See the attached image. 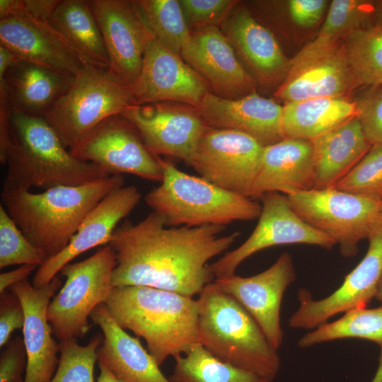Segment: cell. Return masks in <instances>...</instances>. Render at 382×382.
<instances>
[{
	"instance_id": "1",
	"label": "cell",
	"mask_w": 382,
	"mask_h": 382,
	"mask_svg": "<svg viewBox=\"0 0 382 382\" xmlns=\"http://www.w3.org/2000/svg\"><path fill=\"white\" fill-rule=\"evenodd\" d=\"M226 226H168L152 212L141 221L125 220L108 245L116 257L112 287L145 286L188 297L215 277L208 262L228 249L240 233L221 236Z\"/></svg>"
},
{
	"instance_id": "2",
	"label": "cell",
	"mask_w": 382,
	"mask_h": 382,
	"mask_svg": "<svg viewBox=\"0 0 382 382\" xmlns=\"http://www.w3.org/2000/svg\"><path fill=\"white\" fill-rule=\"evenodd\" d=\"M105 304L122 328L145 340L158 366L199 343V307L192 297L149 286H126L112 287Z\"/></svg>"
},
{
	"instance_id": "3",
	"label": "cell",
	"mask_w": 382,
	"mask_h": 382,
	"mask_svg": "<svg viewBox=\"0 0 382 382\" xmlns=\"http://www.w3.org/2000/svg\"><path fill=\"white\" fill-rule=\"evenodd\" d=\"M3 165L6 166L4 190L78 186L110 176L74 156L43 117L13 111Z\"/></svg>"
},
{
	"instance_id": "4",
	"label": "cell",
	"mask_w": 382,
	"mask_h": 382,
	"mask_svg": "<svg viewBox=\"0 0 382 382\" xmlns=\"http://www.w3.org/2000/svg\"><path fill=\"white\" fill-rule=\"evenodd\" d=\"M124 185L123 175H114L40 193L1 190V204L28 241L50 257L69 244L83 219L102 199Z\"/></svg>"
},
{
	"instance_id": "5",
	"label": "cell",
	"mask_w": 382,
	"mask_h": 382,
	"mask_svg": "<svg viewBox=\"0 0 382 382\" xmlns=\"http://www.w3.org/2000/svg\"><path fill=\"white\" fill-rule=\"evenodd\" d=\"M197 301L199 343L220 361L273 381L280 366L277 350L245 308L214 281Z\"/></svg>"
},
{
	"instance_id": "6",
	"label": "cell",
	"mask_w": 382,
	"mask_h": 382,
	"mask_svg": "<svg viewBox=\"0 0 382 382\" xmlns=\"http://www.w3.org/2000/svg\"><path fill=\"white\" fill-rule=\"evenodd\" d=\"M162 170L160 185L145 197L149 207L168 226H226L258 218L262 205L189 175L168 160L156 156Z\"/></svg>"
},
{
	"instance_id": "7",
	"label": "cell",
	"mask_w": 382,
	"mask_h": 382,
	"mask_svg": "<svg viewBox=\"0 0 382 382\" xmlns=\"http://www.w3.org/2000/svg\"><path fill=\"white\" fill-rule=\"evenodd\" d=\"M133 104L129 86L107 70L88 65L43 117L71 151L100 122Z\"/></svg>"
},
{
	"instance_id": "8",
	"label": "cell",
	"mask_w": 382,
	"mask_h": 382,
	"mask_svg": "<svg viewBox=\"0 0 382 382\" xmlns=\"http://www.w3.org/2000/svg\"><path fill=\"white\" fill-rule=\"evenodd\" d=\"M115 266V253L105 245L89 257L61 270L65 283L47 308L48 321L59 342L83 337L88 332V317L98 305L105 303L112 289Z\"/></svg>"
},
{
	"instance_id": "9",
	"label": "cell",
	"mask_w": 382,
	"mask_h": 382,
	"mask_svg": "<svg viewBox=\"0 0 382 382\" xmlns=\"http://www.w3.org/2000/svg\"><path fill=\"white\" fill-rule=\"evenodd\" d=\"M294 212L308 225L331 238L345 257L358 252L379 216V200L334 187L286 195Z\"/></svg>"
},
{
	"instance_id": "10",
	"label": "cell",
	"mask_w": 382,
	"mask_h": 382,
	"mask_svg": "<svg viewBox=\"0 0 382 382\" xmlns=\"http://www.w3.org/2000/svg\"><path fill=\"white\" fill-rule=\"evenodd\" d=\"M263 149L245 133L208 127L187 164L214 185L250 198Z\"/></svg>"
},
{
	"instance_id": "11",
	"label": "cell",
	"mask_w": 382,
	"mask_h": 382,
	"mask_svg": "<svg viewBox=\"0 0 382 382\" xmlns=\"http://www.w3.org/2000/svg\"><path fill=\"white\" fill-rule=\"evenodd\" d=\"M0 45L18 58L76 76L90 65L48 20L21 9L17 0H0Z\"/></svg>"
},
{
	"instance_id": "12",
	"label": "cell",
	"mask_w": 382,
	"mask_h": 382,
	"mask_svg": "<svg viewBox=\"0 0 382 382\" xmlns=\"http://www.w3.org/2000/svg\"><path fill=\"white\" fill-rule=\"evenodd\" d=\"M367 238L369 248L365 256L335 291L320 300H313L305 289L299 291L300 305L289 320L291 328H316L338 313L365 308L376 297L382 276L381 215L372 224Z\"/></svg>"
},
{
	"instance_id": "13",
	"label": "cell",
	"mask_w": 382,
	"mask_h": 382,
	"mask_svg": "<svg viewBox=\"0 0 382 382\" xmlns=\"http://www.w3.org/2000/svg\"><path fill=\"white\" fill-rule=\"evenodd\" d=\"M358 87L342 40L305 45L290 60L274 96L286 103L317 98H342Z\"/></svg>"
},
{
	"instance_id": "14",
	"label": "cell",
	"mask_w": 382,
	"mask_h": 382,
	"mask_svg": "<svg viewBox=\"0 0 382 382\" xmlns=\"http://www.w3.org/2000/svg\"><path fill=\"white\" fill-rule=\"evenodd\" d=\"M308 244L331 249L335 243L306 223L292 209L286 195L269 192L263 196L258 222L237 248L209 264L215 278L235 274L247 258L263 249L284 244Z\"/></svg>"
},
{
	"instance_id": "15",
	"label": "cell",
	"mask_w": 382,
	"mask_h": 382,
	"mask_svg": "<svg viewBox=\"0 0 382 382\" xmlns=\"http://www.w3.org/2000/svg\"><path fill=\"white\" fill-rule=\"evenodd\" d=\"M69 151L78 159L98 166L109 175L132 174L157 182L162 178L156 156L120 115L103 120Z\"/></svg>"
},
{
	"instance_id": "16",
	"label": "cell",
	"mask_w": 382,
	"mask_h": 382,
	"mask_svg": "<svg viewBox=\"0 0 382 382\" xmlns=\"http://www.w3.org/2000/svg\"><path fill=\"white\" fill-rule=\"evenodd\" d=\"M120 115L154 156L175 157L187 163L208 127L197 108L175 102L130 105Z\"/></svg>"
},
{
	"instance_id": "17",
	"label": "cell",
	"mask_w": 382,
	"mask_h": 382,
	"mask_svg": "<svg viewBox=\"0 0 382 382\" xmlns=\"http://www.w3.org/2000/svg\"><path fill=\"white\" fill-rule=\"evenodd\" d=\"M108 53V74L129 88L137 81L151 33L134 1L90 0Z\"/></svg>"
},
{
	"instance_id": "18",
	"label": "cell",
	"mask_w": 382,
	"mask_h": 382,
	"mask_svg": "<svg viewBox=\"0 0 382 382\" xmlns=\"http://www.w3.org/2000/svg\"><path fill=\"white\" fill-rule=\"evenodd\" d=\"M133 105L175 102L197 108L209 87L183 60L152 34L141 69L130 88Z\"/></svg>"
},
{
	"instance_id": "19",
	"label": "cell",
	"mask_w": 382,
	"mask_h": 382,
	"mask_svg": "<svg viewBox=\"0 0 382 382\" xmlns=\"http://www.w3.org/2000/svg\"><path fill=\"white\" fill-rule=\"evenodd\" d=\"M295 277L292 257L285 252L257 274L243 277L233 274L214 281L245 308L277 350L283 343L284 335L280 325L281 303L284 291Z\"/></svg>"
},
{
	"instance_id": "20",
	"label": "cell",
	"mask_w": 382,
	"mask_h": 382,
	"mask_svg": "<svg viewBox=\"0 0 382 382\" xmlns=\"http://www.w3.org/2000/svg\"><path fill=\"white\" fill-rule=\"evenodd\" d=\"M180 56L218 96L236 99L255 91V79L218 26L192 32Z\"/></svg>"
},
{
	"instance_id": "21",
	"label": "cell",
	"mask_w": 382,
	"mask_h": 382,
	"mask_svg": "<svg viewBox=\"0 0 382 382\" xmlns=\"http://www.w3.org/2000/svg\"><path fill=\"white\" fill-rule=\"evenodd\" d=\"M140 199L139 191L133 185H124L108 194L87 214L69 244L37 269L33 286L40 288L48 284L75 257L95 247L108 245L117 224Z\"/></svg>"
},
{
	"instance_id": "22",
	"label": "cell",
	"mask_w": 382,
	"mask_h": 382,
	"mask_svg": "<svg viewBox=\"0 0 382 382\" xmlns=\"http://www.w3.org/2000/svg\"><path fill=\"white\" fill-rule=\"evenodd\" d=\"M61 286L62 281L56 276L40 288H35L26 279L8 289L19 298L25 313L22 330L28 365L24 382H50L57 370L59 343L52 337L47 308Z\"/></svg>"
},
{
	"instance_id": "23",
	"label": "cell",
	"mask_w": 382,
	"mask_h": 382,
	"mask_svg": "<svg viewBox=\"0 0 382 382\" xmlns=\"http://www.w3.org/2000/svg\"><path fill=\"white\" fill-rule=\"evenodd\" d=\"M197 109L207 127L245 133L263 146L285 138L283 106L255 91L236 99L221 98L209 91Z\"/></svg>"
},
{
	"instance_id": "24",
	"label": "cell",
	"mask_w": 382,
	"mask_h": 382,
	"mask_svg": "<svg viewBox=\"0 0 382 382\" xmlns=\"http://www.w3.org/2000/svg\"><path fill=\"white\" fill-rule=\"evenodd\" d=\"M314 187L313 149L310 140L285 137L264 146L251 197L273 192L290 195Z\"/></svg>"
},
{
	"instance_id": "25",
	"label": "cell",
	"mask_w": 382,
	"mask_h": 382,
	"mask_svg": "<svg viewBox=\"0 0 382 382\" xmlns=\"http://www.w3.org/2000/svg\"><path fill=\"white\" fill-rule=\"evenodd\" d=\"M237 5L221 24L236 54L263 83L272 84L285 77L290 61L273 34L246 8Z\"/></svg>"
},
{
	"instance_id": "26",
	"label": "cell",
	"mask_w": 382,
	"mask_h": 382,
	"mask_svg": "<svg viewBox=\"0 0 382 382\" xmlns=\"http://www.w3.org/2000/svg\"><path fill=\"white\" fill-rule=\"evenodd\" d=\"M90 318L100 328L103 336L97 361L117 378L124 382H170L139 340L115 322L105 303L98 305Z\"/></svg>"
},
{
	"instance_id": "27",
	"label": "cell",
	"mask_w": 382,
	"mask_h": 382,
	"mask_svg": "<svg viewBox=\"0 0 382 382\" xmlns=\"http://www.w3.org/2000/svg\"><path fill=\"white\" fill-rule=\"evenodd\" d=\"M74 79L18 58L0 79V87L5 89L13 112L43 117Z\"/></svg>"
},
{
	"instance_id": "28",
	"label": "cell",
	"mask_w": 382,
	"mask_h": 382,
	"mask_svg": "<svg viewBox=\"0 0 382 382\" xmlns=\"http://www.w3.org/2000/svg\"><path fill=\"white\" fill-rule=\"evenodd\" d=\"M311 141L313 149L314 189L334 187L372 145L357 116Z\"/></svg>"
},
{
	"instance_id": "29",
	"label": "cell",
	"mask_w": 382,
	"mask_h": 382,
	"mask_svg": "<svg viewBox=\"0 0 382 382\" xmlns=\"http://www.w3.org/2000/svg\"><path fill=\"white\" fill-rule=\"evenodd\" d=\"M49 21L90 65L108 69L105 43L88 1H59Z\"/></svg>"
},
{
	"instance_id": "30",
	"label": "cell",
	"mask_w": 382,
	"mask_h": 382,
	"mask_svg": "<svg viewBox=\"0 0 382 382\" xmlns=\"http://www.w3.org/2000/svg\"><path fill=\"white\" fill-rule=\"evenodd\" d=\"M356 115L355 101L346 97L286 103L283 106L284 137L311 141Z\"/></svg>"
},
{
	"instance_id": "31",
	"label": "cell",
	"mask_w": 382,
	"mask_h": 382,
	"mask_svg": "<svg viewBox=\"0 0 382 382\" xmlns=\"http://www.w3.org/2000/svg\"><path fill=\"white\" fill-rule=\"evenodd\" d=\"M170 382H270L266 378L223 362L197 343L174 357Z\"/></svg>"
},
{
	"instance_id": "32",
	"label": "cell",
	"mask_w": 382,
	"mask_h": 382,
	"mask_svg": "<svg viewBox=\"0 0 382 382\" xmlns=\"http://www.w3.org/2000/svg\"><path fill=\"white\" fill-rule=\"evenodd\" d=\"M349 337L370 340L382 347V306L349 311L338 320L326 322L302 336L298 345L305 348Z\"/></svg>"
},
{
	"instance_id": "33",
	"label": "cell",
	"mask_w": 382,
	"mask_h": 382,
	"mask_svg": "<svg viewBox=\"0 0 382 382\" xmlns=\"http://www.w3.org/2000/svg\"><path fill=\"white\" fill-rule=\"evenodd\" d=\"M342 42L358 86L382 85V28L374 24L357 30Z\"/></svg>"
},
{
	"instance_id": "34",
	"label": "cell",
	"mask_w": 382,
	"mask_h": 382,
	"mask_svg": "<svg viewBox=\"0 0 382 382\" xmlns=\"http://www.w3.org/2000/svg\"><path fill=\"white\" fill-rule=\"evenodd\" d=\"M134 3L151 33L180 55L190 38L191 31L179 1L137 0Z\"/></svg>"
},
{
	"instance_id": "35",
	"label": "cell",
	"mask_w": 382,
	"mask_h": 382,
	"mask_svg": "<svg viewBox=\"0 0 382 382\" xmlns=\"http://www.w3.org/2000/svg\"><path fill=\"white\" fill-rule=\"evenodd\" d=\"M376 24L375 1L334 0L316 37V43L341 41L350 33Z\"/></svg>"
},
{
	"instance_id": "36",
	"label": "cell",
	"mask_w": 382,
	"mask_h": 382,
	"mask_svg": "<svg viewBox=\"0 0 382 382\" xmlns=\"http://www.w3.org/2000/svg\"><path fill=\"white\" fill-rule=\"evenodd\" d=\"M103 334L95 335L86 345L74 338L59 342V361L50 382H94V366Z\"/></svg>"
},
{
	"instance_id": "37",
	"label": "cell",
	"mask_w": 382,
	"mask_h": 382,
	"mask_svg": "<svg viewBox=\"0 0 382 382\" xmlns=\"http://www.w3.org/2000/svg\"><path fill=\"white\" fill-rule=\"evenodd\" d=\"M47 258L46 253L28 241L0 204V268L26 264L40 267Z\"/></svg>"
},
{
	"instance_id": "38",
	"label": "cell",
	"mask_w": 382,
	"mask_h": 382,
	"mask_svg": "<svg viewBox=\"0 0 382 382\" xmlns=\"http://www.w3.org/2000/svg\"><path fill=\"white\" fill-rule=\"evenodd\" d=\"M334 187L382 199V145L372 144L356 166Z\"/></svg>"
},
{
	"instance_id": "39",
	"label": "cell",
	"mask_w": 382,
	"mask_h": 382,
	"mask_svg": "<svg viewBox=\"0 0 382 382\" xmlns=\"http://www.w3.org/2000/svg\"><path fill=\"white\" fill-rule=\"evenodd\" d=\"M187 25L192 32L221 25L238 4L235 0L179 1Z\"/></svg>"
},
{
	"instance_id": "40",
	"label": "cell",
	"mask_w": 382,
	"mask_h": 382,
	"mask_svg": "<svg viewBox=\"0 0 382 382\" xmlns=\"http://www.w3.org/2000/svg\"><path fill=\"white\" fill-rule=\"evenodd\" d=\"M368 88L354 100L356 116L370 143L382 145V85Z\"/></svg>"
},
{
	"instance_id": "41",
	"label": "cell",
	"mask_w": 382,
	"mask_h": 382,
	"mask_svg": "<svg viewBox=\"0 0 382 382\" xmlns=\"http://www.w3.org/2000/svg\"><path fill=\"white\" fill-rule=\"evenodd\" d=\"M28 365L23 339H11L0 355V382H24L23 374Z\"/></svg>"
},
{
	"instance_id": "42",
	"label": "cell",
	"mask_w": 382,
	"mask_h": 382,
	"mask_svg": "<svg viewBox=\"0 0 382 382\" xmlns=\"http://www.w3.org/2000/svg\"><path fill=\"white\" fill-rule=\"evenodd\" d=\"M25 313L19 298L10 291L0 294V347L11 340L12 332L23 329Z\"/></svg>"
},
{
	"instance_id": "43",
	"label": "cell",
	"mask_w": 382,
	"mask_h": 382,
	"mask_svg": "<svg viewBox=\"0 0 382 382\" xmlns=\"http://www.w3.org/2000/svg\"><path fill=\"white\" fill-rule=\"evenodd\" d=\"M326 6L327 1L325 0H291L289 11L296 25L310 28L320 21Z\"/></svg>"
},
{
	"instance_id": "44",
	"label": "cell",
	"mask_w": 382,
	"mask_h": 382,
	"mask_svg": "<svg viewBox=\"0 0 382 382\" xmlns=\"http://www.w3.org/2000/svg\"><path fill=\"white\" fill-rule=\"evenodd\" d=\"M13 110L5 89L0 87V161L3 164L11 143V120Z\"/></svg>"
},
{
	"instance_id": "45",
	"label": "cell",
	"mask_w": 382,
	"mask_h": 382,
	"mask_svg": "<svg viewBox=\"0 0 382 382\" xmlns=\"http://www.w3.org/2000/svg\"><path fill=\"white\" fill-rule=\"evenodd\" d=\"M59 1L56 0H17L18 7L32 16L50 20Z\"/></svg>"
},
{
	"instance_id": "46",
	"label": "cell",
	"mask_w": 382,
	"mask_h": 382,
	"mask_svg": "<svg viewBox=\"0 0 382 382\" xmlns=\"http://www.w3.org/2000/svg\"><path fill=\"white\" fill-rule=\"evenodd\" d=\"M39 267L36 265H22L11 271L1 273L0 274V294L7 291L11 286L21 282Z\"/></svg>"
},
{
	"instance_id": "47",
	"label": "cell",
	"mask_w": 382,
	"mask_h": 382,
	"mask_svg": "<svg viewBox=\"0 0 382 382\" xmlns=\"http://www.w3.org/2000/svg\"><path fill=\"white\" fill-rule=\"evenodd\" d=\"M18 59L12 52L0 45V79H3L6 71Z\"/></svg>"
},
{
	"instance_id": "48",
	"label": "cell",
	"mask_w": 382,
	"mask_h": 382,
	"mask_svg": "<svg viewBox=\"0 0 382 382\" xmlns=\"http://www.w3.org/2000/svg\"><path fill=\"white\" fill-rule=\"evenodd\" d=\"M100 375L97 382H124L117 378L104 364L98 363Z\"/></svg>"
},
{
	"instance_id": "49",
	"label": "cell",
	"mask_w": 382,
	"mask_h": 382,
	"mask_svg": "<svg viewBox=\"0 0 382 382\" xmlns=\"http://www.w3.org/2000/svg\"><path fill=\"white\" fill-rule=\"evenodd\" d=\"M371 382H382V347H381L378 367Z\"/></svg>"
},
{
	"instance_id": "50",
	"label": "cell",
	"mask_w": 382,
	"mask_h": 382,
	"mask_svg": "<svg viewBox=\"0 0 382 382\" xmlns=\"http://www.w3.org/2000/svg\"><path fill=\"white\" fill-rule=\"evenodd\" d=\"M376 24L382 28V1L375 2Z\"/></svg>"
},
{
	"instance_id": "51",
	"label": "cell",
	"mask_w": 382,
	"mask_h": 382,
	"mask_svg": "<svg viewBox=\"0 0 382 382\" xmlns=\"http://www.w3.org/2000/svg\"><path fill=\"white\" fill-rule=\"evenodd\" d=\"M376 298L382 303V276L378 283Z\"/></svg>"
},
{
	"instance_id": "52",
	"label": "cell",
	"mask_w": 382,
	"mask_h": 382,
	"mask_svg": "<svg viewBox=\"0 0 382 382\" xmlns=\"http://www.w3.org/2000/svg\"><path fill=\"white\" fill-rule=\"evenodd\" d=\"M379 214L382 216V199L379 202Z\"/></svg>"
}]
</instances>
